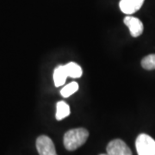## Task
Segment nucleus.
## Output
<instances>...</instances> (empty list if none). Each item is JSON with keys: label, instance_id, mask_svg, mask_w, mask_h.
Returning a JSON list of instances; mask_svg holds the SVG:
<instances>
[{"label": "nucleus", "instance_id": "obj_1", "mask_svg": "<svg viewBox=\"0 0 155 155\" xmlns=\"http://www.w3.org/2000/svg\"><path fill=\"white\" fill-rule=\"evenodd\" d=\"M89 137V132L84 127H78L68 130L64 135L63 143L68 151H74L83 146Z\"/></svg>", "mask_w": 155, "mask_h": 155}, {"label": "nucleus", "instance_id": "obj_2", "mask_svg": "<svg viewBox=\"0 0 155 155\" xmlns=\"http://www.w3.org/2000/svg\"><path fill=\"white\" fill-rule=\"evenodd\" d=\"M138 155H155V140L147 134H140L135 140Z\"/></svg>", "mask_w": 155, "mask_h": 155}, {"label": "nucleus", "instance_id": "obj_3", "mask_svg": "<svg viewBox=\"0 0 155 155\" xmlns=\"http://www.w3.org/2000/svg\"><path fill=\"white\" fill-rule=\"evenodd\" d=\"M35 145L39 155H57L53 140L47 135L39 136Z\"/></svg>", "mask_w": 155, "mask_h": 155}, {"label": "nucleus", "instance_id": "obj_4", "mask_svg": "<svg viewBox=\"0 0 155 155\" xmlns=\"http://www.w3.org/2000/svg\"><path fill=\"white\" fill-rule=\"evenodd\" d=\"M107 153L110 155H133L131 149L122 140L116 139L107 146Z\"/></svg>", "mask_w": 155, "mask_h": 155}, {"label": "nucleus", "instance_id": "obj_5", "mask_svg": "<svg viewBox=\"0 0 155 155\" xmlns=\"http://www.w3.org/2000/svg\"><path fill=\"white\" fill-rule=\"evenodd\" d=\"M123 22L128 28L129 32L133 37H138L143 33V30H144L143 23L137 17L127 16L124 18Z\"/></svg>", "mask_w": 155, "mask_h": 155}, {"label": "nucleus", "instance_id": "obj_6", "mask_svg": "<svg viewBox=\"0 0 155 155\" xmlns=\"http://www.w3.org/2000/svg\"><path fill=\"white\" fill-rule=\"evenodd\" d=\"M145 0H121L119 7L122 13L126 15H132L138 11L143 5Z\"/></svg>", "mask_w": 155, "mask_h": 155}, {"label": "nucleus", "instance_id": "obj_7", "mask_svg": "<svg viewBox=\"0 0 155 155\" xmlns=\"http://www.w3.org/2000/svg\"><path fill=\"white\" fill-rule=\"evenodd\" d=\"M68 78L65 65L58 66L54 71V82L56 87H60L66 83V80Z\"/></svg>", "mask_w": 155, "mask_h": 155}, {"label": "nucleus", "instance_id": "obj_8", "mask_svg": "<svg viewBox=\"0 0 155 155\" xmlns=\"http://www.w3.org/2000/svg\"><path fill=\"white\" fill-rule=\"evenodd\" d=\"M70 106L64 101H60L56 104L55 117L57 121H61L70 115Z\"/></svg>", "mask_w": 155, "mask_h": 155}, {"label": "nucleus", "instance_id": "obj_9", "mask_svg": "<svg viewBox=\"0 0 155 155\" xmlns=\"http://www.w3.org/2000/svg\"><path fill=\"white\" fill-rule=\"evenodd\" d=\"M65 67H66L68 77L72 78H78L83 74V70L81 67L75 62H69L67 65H65Z\"/></svg>", "mask_w": 155, "mask_h": 155}, {"label": "nucleus", "instance_id": "obj_10", "mask_svg": "<svg viewBox=\"0 0 155 155\" xmlns=\"http://www.w3.org/2000/svg\"><path fill=\"white\" fill-rule=\"evenodd\" d=\"M78 90V84L77 82H71L61 89V94L63 97L67 98L72 94H74Z\"/></svg>", "mask_w": 155, "mask_h": 155}, {"label": "nucleus", "instance_id": "obj_11", "mask_svg": "<svg viewBox=\"0 0 155 155\" xmlns=\"http://www.w3.org/2000/svg\"><path fill=\"white\" fill-rule=\"evenodd\" d=\"M141 67L146 70H154L155 69V54H149L144 57L141 61Z\"/></svg>", "mask_w": 155, "mask_h": 155}, {"label": "nucleus", "instance_id": "obj_12", "mask_svg": "<svg viewBox=\"0 0 155 155\" xmlns=\"http://www.w3.org/2000/svg\"><path fill=\"white\" fill-rule=\"evenodd\" d=\"M100 155H110V154H109V153H106V154L105 153H103V154H100Z\"/></svg>", "mask_w": 155, "mask_h": 155}]
</instances>
